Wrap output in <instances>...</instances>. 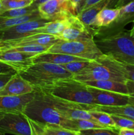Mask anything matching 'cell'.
I'll return each instance as SVG.
<instances>
[{
  "instance_id": "obj_1",
  "label": "cell",
  "mask_w": 134,
  "mask_h": 135,
  "mask_svg": "<svg viewBox=\"0 0 134 135\" xmlns=\"http://www.w3.org/2000/svg\"><path fill=\"white\" fill-rule=\"evenodd\" d=\"M99 36L94 40L103 55L119 62L134 65V38L130 32L123 30Z\"/></svg>"
},
{
  "instance_id": "obj_2",
  "label": "cell",
  "mask_w": 134,
  "mask_h": 135,
  "mask_svg": "<svg viewBox=\"0 0 134 135\" xmlns=\"http://www.w3.org/2000/svg\"><path fill=\"white\" fill-rule=\"evenodd\" d=\"M24 113L30 119L43 125L63 127L65 121L54 106L49 95L39 90H35L34 98L27 104Z\"/></svg>"
},
{
  "instance_id": "obj_3",
  "label": "cell",
  "mask_w": 134,
  "mask_h": 135,
  "mask_svg": "<svg viewBox=\"0 0 134 135\" xmlns=\"http://www.w3.org/2000/svg\"><path fill=\"white\" fill-rule=\"evenodd\" d=\"M54 97L80 104H95L94 98L87 86L72 77L58 80L39 90Z\"/></svg>"
},
{
  "instance_id": "obj_4",
  "label": "cell",
  "mask_w": 134,
  "mask_h": 135,
  "mask_svg": "<svg viewBox=\"0 0 134 135\" xmlns=\"http://www.w3.org/2000/svg\"><path fill=\"white\" fill-rule=\"evenodd\" d=\"M19 74L35 90H41L56 80L73 76L71 73L60 65L44 62L34 63L28 69Z\"/></svg>"
},
{
  "instance_id": "obj_5",
  "label": "cell",
  "mask_w": 134,
  "mask_h": 135,
  "mask_svg": "<svg viewBox=\"0 0 134 135\" xmlns=\"http://www.w3.org/2000/svg\"><path fill=\"white\" fill-rule=\"evenodd\" d=\"M47 52L67 54L89 61L95 60L103 55L96 45L93 37L74 41L60 40L51 46Z\"/></svg>"
},
{
  "instance_id": "obj_6",
  "label": "cell",
  "mask_w": 134,
  "mask_h": 135,
  "mask_svg": "<svg viewBox=\"0 0 134 135\" xmlns=\"http://www.w3.org/2000/svg\"><path fill=\"white\" fill-rule=\"evenodd\" d=\"M73 78L81 83L92 80H113L126 83L127 81L122 73L109 67L99 59L89 61L85 68L74 75Z\"/></svg>"
},
{
  "instance_id": "obj_7",
  "label": "cell",
  "mask_w": 134,
  "mask_h": 135,
  "mask_svg": "<svg viewBox=\"0 0 134 135\" xmlns=\"http://www.w3.org/2000/svg\"><path fill=\"white\" fill-rule=\"evenodd\" d=\"M41 17L51 21L75 15V8L70 0H48L38 6Z\"/></svg>"
},
{
  "instance_id": "obj_8",
  "label": "cell",
  "mask_w": 134,
  "mask_h": 135,
  "mask_svg": "<svg viewBox=\"0 0 134 135\" xmlns=\"http://www.w3.org/2000/svg\"><path fill=\"white\" fill-rule=\"evenodd\" d=\"M0 132L14 135H32L28 117L24 113H7L0 119Z\"/></svg>"
},
{
  "instance_id": "obj_9",
  "label": "cell",
  "mask_w": 134,
  "mask_h": 135,
  "mask_svg": "<svg viewBox=\"0 0 134 135\" xmlns=\"http://www.w3.org/2000/svg\"><path fill=\"white\" fill-rule=\"evenodd\" d=\"M88 90L94 98L95 104L105 106L123 105L130 104L128 94H122L88 86Z\"/></svg>"
},
{
  "instance_id": "obj_10",
  "label": "cell",
  "mask_w": 134,
  "mask_h": 135,
  "mask_svg": "<svg viewBox=\"0 0 134 135\" xmlns=\"http://www.w3.org/2000/svg\"><path fill=\"white\" fill-rule=\"evenodd\" d=\"M35 54L9 50L0 54V61L12 67L17 73L26 71L34 64Z\"/></svg>"
},
{
  "instance_id": "obj_11",
  "label": "cell",
  "mask_w": 134,
  "mask_h": 135,
  "mask_svg": "<svg viewBox=\"0 0 134 135\" xmlns=\"http://www.w3.org/2000/svg\"><path fill=\"white\" fill-rule=\"evenodd\" d=\"M134 21V1L120 8V13L115 21L106 28H100L95 36H104L123 30V28Z\"/></svg>"
},
{
  "instance_id": "obj_12",
  "label": "cell",
  "mask_w": 134,
  "mask_h": 135,
  "mask_svg": "<svg viewBox=\"0 0 134 135\" xmlns=\"http://www.w3.org/2000/svg\"><path fill=\"white\" fill-rule=\"evenodd\" d=\"M51 21L44 18L32 20L9 28L5 31L1 32V39L4 40H14L32 35L34 30L44 26Z\"/></svg>"
},
{
  "instance_id": "obj_13",
  "label": "cell",
  "mask_w": 134,
  "mask_h": 135,
  "mask_svg": "<svg viewBox=\"0 0 134 135\" xmlns=\"http://www.w3.org/2000/svg\"><path fill=\"white\" fill-rule=\"evenodd\" d=\"M34 95L35 91L20 96H0V113H24Z\"/></svg>"
},
{
  "instance_id": "obj_14",
  "label": "cell",
  "mask_w": 134,
  "mask_h": 135,
  "mask_svg": "<svg viewBox=\"0 0 134 135\" xmlns=\"http://www.w3.org/2000/svg\"><path fill=\"white\" fill-rule=\"evenodd\" d=\"M57 37L61 40L64 41H74L91 37L93 38L85 25L74 15L70 17L69 25Z\"/></svg>"
},
{
  "instance_id": "obj_15",
  "label": "cell",
  "mask_w": 134,
  "mask_h": 135,
  "mask_svg": "<svg viewBox=\"0 0 134 135\" xmlns=\"http://www.w3.org/2000/svg\"><path fill=\"white\" fill-rule=\"evenodd\" d=\"M34 91V87L17 73L0 90V96H20Z\"/></svg>"
},
{
  "instance_id": "obj_16",
  "label": "cell",
  "mask_w": 134,
  "mask_h": 135,
  "mask_svg": "<svg viewBox=\"0 0 134 135\" xmlns=\"http://www.w3.org/2000/svg\"><path fill=\"white\" fill-rule=\"evenodd\" d=\"M117 0H101L99 2L84 9L76 15L78 18L85 25V27L92 35V26L97 15L102 9L110 7L114 8ZM93 36V35H92Z\"/></svg>"
},
{
  "instance_id": "obj_17",
  "label": "cell",
  "mask_w": 134,
  "mask_h": 135,
  "mask_svg": "<svg viewBox=\"0 0 134 135\" xmlns=\"http://www.w3.org/2000/svg\"><path fill=\"white\" fill-rule=\"evenodd\" d=\"M60 40L57 36L48 34H35L14 40H7L9 50L17 46L27 44H39L44 46H53Z\"/></svg>"
},
{
  "instance_id": "obj_18",
  "label": "cell",
  "mask_w": 134,
  "mask_h": 135,
  "mask_svg": "<svg viewBox=\"0 0 134 135\" xmlns=\"http://www.w3.org/2000/svg\"><path fill=\"white\" fill-rule=\"evenodd\" d=\"M89 61L88 59L73 56V55L59 54V53L47 52V51L35 55L33 59L34 63L44 62V63H53L60 65L74 61Z\"/></svg>"
},
{
  "instance_id": "obj_19",
  "label": "cell",
  "mask_w": 134,
  "mask_h": 135,
  "mask_svg": "<svg viewBox=\"0 0 134 135\" xmlns=\"http://www.w3.org/2000/svg\"><path fill=\"white\" fill-rule=\"evenodd\" d=\"M120 13V8H105L97 15L92 26L93 38L97 34L100 28H106L111 25Z\"/></svg>"
},
{
  "instance_id": "obj_20",
  "label": "cell",
  "mask_w": 134,
  "mask_h": 135,
  "mask_svg": "<svg viewBox=\"0 0 134 135\" xmlns=\"http://www.w3.org/2000/svg\"><path fill=\"white\" fill-rule=\"evenodd\" d=\"M105 112L110 115L121 116L126 117L134 121V105L128 104L123 105H115V106H105L96 104L90 105V109Z\"/></svg>"
},
{
  "instance_id": "obj_21",
  "label": "cell",
  "mask_w": 134,
  "mask_h": 135,
  "mask_svg": "<svg viewBox=\"0 0 134 135\" xmlns=\"http://www.w3.org/2000/svg\"><path fill=\"white\" fill-rule=\"evenodd\" d=\"M98 59L110 68L114 69L122 73L127 80L134 83V65L119 62L105 55H102Z\"/></svg>"
},
{
  "instance_id": "obj_22",
  "label": "cell",
  "mask_w": 134,
  "mask_h": 135,
  "mask_svg": "<svg viewBox=\"0 0 134 135\" xmlns=\"http://www.w3.org/2000/svg\"><path fill=\"white\" fill-rule=\"evenodd\" d=\"M83 83L88 86L95 87L99 89L118 92V93L128 94V90L126 83L113 81V80H92V81L84 82Z\"/></svg>"
},
{
  "instance_id": "obj_23",
  "label": "cell",
  "mask_w": 134,
  "mask_h": 135,
  "mask_svg": "<svg viewBox=\"0 0 134 135\" xmlns=\"http://www.w3.org/2000/svg\"><path fill=\"white\" fill-rule=\"evenodd\" d=\"M69 23L70 17L64 19L51 21L46 23L44 26L34 30L33 34H48L58 36L69 25Z\"/></svg>"
},
{
  "instance_id": "obj_24",
  "label": "cell",
  "mask_w": 134,
  "mask_h": 135,
  "mask_svg": "<svg viewBox=\"0 0 134 135\" xmlns=\"http://www.w3.org/2000/svg\"><path fill=\"white\" fill-rule=\"evenodd\" d=\"M39 18H42L41 17L38 9L33 12L31 14L23 16V17H15V18H5V17H0V32L5 31L9 29V28L20 25L23 22L32 21V20L39 19Z\"/></svg>"
},
{
  "instance_id": "obj_25",
  "label": "cell",
  "mask_w": 134,
  "mask_h": 135,
  "mask_svg": "<svg viewBox=\"0 0 134 135\" xmlns=\"http://www.w3.org/2000/svg\"><path fill=\"white\" fill-rule=\"evenodd\" d=\"M88 112H89V113L91 115L92 117L100 125H102V126L105 127L118 130L116 128L115 123L113 121L111 115L110 114L105 113V112H100V111L97 110H91L88 111Z\"/></svg>"
},
{
  "instance_id": "obj_26",
  "label": "cell",
  "mask_w": 134,
  "mask_h": 135,
  "mask_svg": "<svg viewBox=\"0 0 134 135\" xmlns=\"http://www.w3.org/2000/svg\"><path fill=\"white\" fill-rule=\"evenodd\" d=\"M40 125L42 126L43 134L45 135H80L79 132L65 129L58 125H43V124H40Z\"/></svg>"
},
{
  "instance_id": "obj_27",
  "label": "cell",
  "mask_w": 134,
  "mask_h": 135,
  "mask_svg": "<svg viewBox=\"0 0 134 135\" xmlns=\"http://www.w3.org/2000/svg\"><path fill=\"white\" fill-rule=\"evenodd\" d=\"M38 7L35 6L34 4L32 3L29 6L26 7L18 8V9H13L7 10L3 12L0 15V17H5V18H15V17H23V16L28 15L31 14L33 12L38 10Z\"/></svg>"
},
{
  "instance_id": "obj_28",
  "label": "cell",
  "mask_w": 134,
  "mask_h": 135,
  "mask_svg": "<svg viewBox=\"0 0 134 135\" xmlns=\"http://www.w3.org/2000/svg\"><path fill=\"white\" fill-rule=\"evenodd\" d=\"M51 46H44V45L39 44H27L14 47L13 48L10 49L9 50H14V51H21V52L29 53V54L38 55V54H42V53L47 51V50L49 49Z\"/></svg>"
},
{
  "instance_id": "obj_29",
  "label": "cell",
  "mask_w": 134,
  "mask_h": 135,
  "mask_svg": "<svg viewBox=\"0 0 134 135\" xmlns=\"http://www.w3.org/2000/svg\"><path fill=\"white\" fill-rule=\"evenodd\" d=\"M2 1L3 8L1 13L10 9L26 7L33 3V0H2Z\"/></svg>"
},
{
  "instance_id": "obj_30",
  "label": "cell",
  "mask_w": 134,
  "mask_h": 135,
  "mask_svg": "<svg viewBox=\"0 0 134 135\" xmlns=\"http://www.w3.org/2000/svg\"><path fill=\"white\" fill-rule=\"evenodd\" d=\"M79 134L80 135H119L118 130L109 128L81 130L79 131Z\"/></svg>"
},
{
  "instance_id": "obj_31",
  "label": "cell",
  "mask_w": 134,
  "mask_h": 135,
  "mask_svg": "<svg viewBox=\"0 0 134 135\" xmlns=\"http://www.w3.org/2000/svg\"><path fill=\"white\" fill-rule=\"evenodd\" d=\"M114 121L117 129H127L134 130V121L126 117H121V116L110 115Z\"/></svg>"
},
{
  "instance_id": "obj_32",
  "label": "cell",
  "mask_w": 134,
  "mask_h": 135,
  "mask_svg": "<svg viewBox=\"0 0 134 135\" xmlns=\"http://www.w3.org/2000/svg\"><path fill=\"white\" fill-rule=\"evenodd\" d=\"M89 61H74L70 63L61 65L62 67L65 69L68 72L71 73L73 76L85 68L89 63Z\"/></svg>"
},
{
  "instance_id": "obj_33",
  "label": "cell",
  "mask_w": 134,
  "mask_h": 135,
  "mask_svg": "<svg viewBox=\"0 0 134 135\" xmlns=\"http://www.w3.org/2000/svg\"><path fill=\"white\" fill-rule=\"evenodd\" d=\"M101 1V0H81L76 5V10H75V15L78 14L81 11L87 9L88 7Z\"/></svg>"
},
{
  "instance_id": "obj_34",
  "label": "cell",
  "mask_w": 134,
  "mask_h": 135,
  "mask_svg": "<svg viewBox=\"0 0 134 135\" xmlns=\"http://www.w3.org/2000/svg\"><path fill=\"white\" fill-rule=\"evenodd\" d=\"M14 73H17V72L11 66L0 61V75Z\"/></svg>"
},
{
  "instance_id": "obj_35",
  "label": "cell",
  "mask_w": 134,
  "mask_h": 135,
  "mask_svg": "<svg viewBox=\"0 0 134 135\" xmlns=\"http://www.w3.org/2000/svg\"><path fill=\"white\" fill-rule=\"evenodd\" d=\"M126 84L127 86L128 94L130 96V104L134 105V83L131 80H127Z\"/></svg>"
},
{
  "instance_id": "obj_36",
  "label": "cell",
  "mask_w": 134,
  "mask_h": 135,
  "mask_svg": "<svg viewBox=\"0 0 134 135\" xmlns=\"http://www.w3.org/2000/svg\"><path fill=\"white\" fill-rule=\"evenodd\" d=\"M16 74V73H14ZM14 74H3L0 75V90L2 89Z\"/></svg>"
},
{
  "instance_id": "obj_37",
  "label": "cell",
  "mask_w": 134,
  "mask_h": 135,
  "mask_svg": "<svg viewBox=\"0 0 134 135\" xmlns=\"http://www.w3.org/2000/svg\"><path fill=\"white\" fill-rule=\"evenodd\" d=\"M119 135H134V130L127 129H120L118 130Z\"/></svg>"
},
{
  "instance_id": "obj_38",
  "label": "cell",
  "mask_w": 134,
  "mask_h": 135,
  "mask_svg": "<svg viewBox=\"0 0 134 135\" xmlns=\"http://www.w3.org/2000/svg\"><path fill=\"white\" fill-rule=\"evenodd\" d=\"M133 1H134V0H117V2L114 6V8H120Z\"/></svg>"
},
{
  "instance_id": "obj_39",
  "label": "cell",
  "mask_w": 134,
  "mask_h": 135,
  "mask_svg": "<svg viewBox=\"0 0 134 135\" xmlns=\"http://www.w3.org/2000/svg\"><path fill=\"white\" fill-rule=\"evenodd\" d=\"M48 1V0H33L32 4H34L35 6L38 7L40 4L46 2V1Z\"/></svg>"
},
{
  "instance_id": "obj_40",
  "label": "cell",
  "mask_w": 134,
  "mask_h": 135,
  "mask_svg": "<svg viewBox=\"0 0 134 135\" xmlns=\"http://www.w3.org/2000/svg\"><path fill=\"white\" fill-rule=\"evenodd\" d=\"M70 2L72 3V5H74V8H75V10H76V5H78V3L80 2L81 0H70Z\"/></svg>"
},
{
  "instance_id": "obj_41",
  "label": "cell",
  "mask_w": 134,
  "mask_h": 135,
  "mask_svg": "<svg viewBox=\"0 0 134 135\" xmlns=\"http://www.w3.org/2000/svg\"><path fill=\"white\" fill-rule=\"evenodd\" d=\"M129 32H130V35H131L133 38H134V21L133 22V25L132 26H131V28L129 30Z\"/></svg>"
},
{
  "instance_id": "obj_42",
  "label": "cell",
  "mask_w": 134,
  "mask_h": 135,
  "mask_svg": "<svg viewBox=\"0 0 134 135\" xmlns=\"http://www.w3.org/2000/svg\"><path fill=\"white\" fill-rule=\"evenodd\" d=\"M2 8H3V1L2 0H0V15H1V12H2Z\"/></svg>"
},
{
  "instance_id": "obj_43",
  "label": "cell",
  "mask_w": 134,
  "mask_h": 135,
  "mask_svg": "<svg viewBox=\"0 0 134 135\" xmlns=\"http://www.w3.org/2000/svg\"><path fill=\"white\" fill-rule=\"evenodd\" d=\"M4 115V113H0V119L3 117V116Z\"/></svg>"
}]
</instances>
